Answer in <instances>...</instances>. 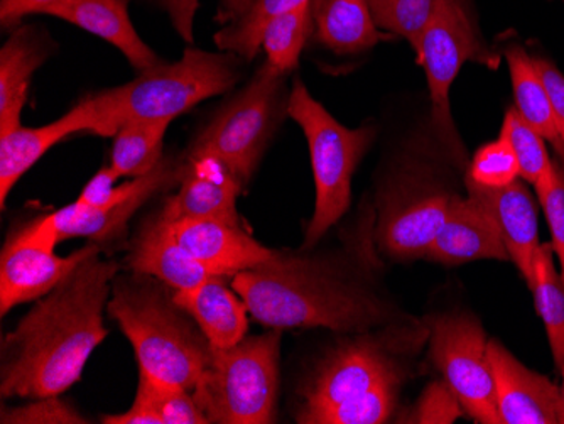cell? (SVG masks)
I'll return each mask as SVG.
<instances>
[{
	"instance_id": "cell-1",
	"label": "cell",
	"mask_w": 564,
	"mask_h": 424,
	"mask_svg": "<svg viewBox=\"0 0 564 424\" xmlns=\"http://www.w3.org/2000/svg\"><path fill=\"white\" fill-rule=\"evenodd\" d=\"M100 254L82 262L6 335L2 399L62 395L80 381L95 348L109 335L104 315L120 269Z\"/></svg>"
},
{
	"instance_id": "cell-2",
	"label": "cell",
	"mask_w": 564,
	"mask_h": 424,
	"mask_svg": "<svg viewBox=\"0 0 564 424\" xmlns=\"http://www.w3.org/2000/svg\"><path fill=\"white\" fill-rule=\"evenodd\" d=\"M230 283L253 319L274 330L357 335L408 319L366 271L340 256L275 251L271 261L239 272Z\"/></svg>"
},
{
	"instance_id": "cell-3",
	"label": "cell",
	"mask_w": 564,
	"mask_h": 424,
	"mask_svg": "<svg viewBox=\"0 0 564 424\" xmlns=\"http://www.w3.org/2000/svg\"><path fill=\"white\" fill-rule=\"evenodd\" d=\"M430 328L416 319L348 335L319 359L297 391L301 424H382L391 420Z\"/></svg>"
},
{
	"instance_id": "cell-4",
	"label": "cell",
	"mask_w": 564,
	"mask_h": 424,
	"mask_svg": "<svg viewBox=\"0 0 564 424\" xmlns=\"http://www.w3.org/2000/svg\"><path fill=\"white\" fill-rule=\"evenodd\" d=\"M107 313L134 347L139 369L193 392L210 362L214 345L195 318L177 305L173 287L141 272L117 274Z\"/></svg>"
},
{
	"instance_id": "cell-5",
	"label": "cell",
	"mask_w": 564,
	"mask_h": 424,
	"mask_svg": "<svg viewBox=\"0 0 564 424\" xmlns=\"http://www.w3.org/2000/svg\"><path fill=\"white\" fill-rule=\"evenodd\" d=\"M246 59L234 53L186 47L183 58L139 73L134 80L82 98L88 134L113 138L131 120H171L208 98L227 94L242 78Z\"/></svg>"
},
{
	"instance_id": "cell-6",
	"label": "cell",
	"mask_w": 564,
	"mask_h": 424,
	"mask_svg": "<svg viewBox=\"0 0 564 424\" xmlns=\"http://www.w3.org/2000/svg\"><path fill=\"white\" fill-rule=\"evenodd\" d=\"M288 116L303 129L312 156L316 204L301 249L313 251L316 243L345 217L351 202V178L366 156L377 128L369 123L348 129L338 122L297 78L290 91Z\"/></svg>"
},
{
	"instance_id": "cell-7",
	"label": "cell",
	"mask_w": 564,
	"mask_h": 424,
	"mask_svg": "<svg viewBox=\"0 0 564 424\" xmlns=\"http://www.w3.org/2000/svg\"><path fill=\"white\" fill-rule=\"evenodd\" d=\"M286 77L264 63L242 90L218 107L183 156L214 157L246 188L282 117L288 116Z\"/></svg>"
},
{
	"instance_id": "cell-8",
	"label": "cell",
	"mask_w": 564,
	"mask_h": 424,
	"mask_svg": "<svg viewBox=\"0 0 564 424\" xmlns=\"http://www.w3.org/2000/svg\"><path fill=\"white\" fill-rule=\"evenodd\" d=\"M281 330L246 337L228 348H215L193 389L208 423L269 424L275 421Z\"/></svg>"
},
{
	"instance_id": "cell-9",
	"label": "cell",
	"mask_w": 564,
	"mask_h": 424,
	"mask_svg": "<svg viewBox=\"0 0 564 424\" xmlns=\"http://www.w3.org/2000/svg\"><path fill=\"white\" fill-rule=\"evenodd\" d=\"M417 59L426 73L431 97V120L453 156H464L452 109L449 88L467 62L496 68L499 56L481 40L467 0H440L438 11L417 47Z\"/></svg>"
},
{
	"instance_id": "cell-10",
	"label": "cell",
	"mask_w": 564,
	"mask_h": 424,
	"mask_svg": "<svg viewBox=\"0 0 564 424\" xmlns=\"http://www.w3.org/2000/svg\"><path fill=\"white\" fill-rule=\"evenodd\" d=\"M430 357L452 388L465 413L481 424H500L496 384L490 369L484 327L465 313L436 316L427 322Z\"/></svg>"
},
{
	"instance_id": "cell-11",
	"label": "cell",
	"mask_w": 564,
	"mask_h": 424,
	"mask_svg": "<svg viewBox=\"0 0 564 424\" xmlns=\"http://www.w3.org/2000/svg\"><path fill=\"white\" fill-rule=\"evenodd\" d=\"M58 242L51 214L34 218L9 233L0 256V315L6 316L22 303L46 296L82 262L101 252L100 243L90 242L59 258L55 252Z\"/></svg>"
},
{
	"instance_id": "cell-12",
	"label": "cell",
	"mask_w": 564,
	"mask_h": 424,
	"mask_svg": "<svg viewBox=\"0 0 564 424\" xmlns=\"http://www.w3.org/2000/svg\"><path fill=\"white\" fill-rule=\"evenodd\" d=\"M185 173V157L182 154H166L151 173L138 180L134 193L120 204L106 210L80 211L69 204L62 210L53 211L51 218L58 232L59 242L73 237H87L91 242L106 243L120 239L127 232V224L138 214L152 196L167 192L182 183Z\"/></svg>"
},
{
	"instance_id": "cell-13",
	"label": "cell",
	"mask_w": 564,
	"mask_h": 424,
	"mask_svg": "<svg viewBox=\"0 0 564 424\" xmlns=\"http://www.w3.org/2000/svg\"><path fill=\"white\" fill-rule=\"evenodd\" d=\"M452 195L423 192L420 195L386 193L380 202L377 243L398 261L426 258L448 210Z\"/></svg>"
},
{
	"instance_id": "cell-14",
	"label": "cell",
	"mask_w": 564,
	"mask_h": 424,
	"mask_svg": "<svg viewBox=\"0 0 564 424\" xmlns=\"http://www.w3.org/2000/svg\"><path fill=\"white\" fill-rule=\"evenodd\" d=\"M500 424H557L560 388L519 362L500 341L487 345Z\"/></svg>"
},
{
	"instance_id": "cell-15",
	"label": "cell",
	"mask_w": 564,
	"mask_h": 424,
	"mask_svg": "<svg viewBox=\"0 0 564 424\" xmlns=\"http://www.w3.org/2000/svg\"><path fill=\"white\" fill-rule=\"evenodd\" d=\"M171 229L177 242L214 276L232 280L239 272L265 264L275 254L243 227L225 221L183 218L171 221Z\"/></svg>"
},
{
	"instance_id": "cell-16",
	"label": "cell",
	"mask_w": 564,
	"mask_h": 424,
	"mask_svg": "<svg viewBox=\"0 0 564 424\" xmlns=\"http://www.w3.org/2000/svg\"><path fill=\"white\" fill-rule=\"evenodd\" d=\"M242 192V185L214 157H185L182 183L174 195L164 198L161 211L171 221L193 218L243 227L242 217L237 211V198Z\"/></svg>"
},
{
	"instance_id": "cell-17",
	"label": "cell",
	"mask_w": 564,
	"mask_h": 424,
	"mask_svg": "<svg viewBox=\"0 0 564 424\" xmlns=\"http://www.w3.org/2000/svg\"><path fill=\"white\" fill-rule=\"evenodd\" d=\"M438 264L456 265L478 259L510 261L496 218L480 202L452 195L445 220L427 251Z\"/></svg>"
},
{
	"instance_id": "cell-18",
	"label": "cell",
	"mask_w": 564,
	"mask_h": 424,
	"mask_svg": "<svg viewBox=\"0 0 564 424\" xmlns=\"http://www.w3.org/2000/svg\"><path fill=\"white\" fill-rule=\"evenodd\" d=\"M467 189L496 218L510 261L532 290L535 254L541 243L538 210L528 186L519 178L510 185L489 188L467 178Z\"/></svg>"
},
{
	"instance_id": "cell-19",
	"label": "cell",
	"mask_w": 564,
	"mask_h": 424,
	"mask_svg": "<svg viewBox=\"0 0 564 424\" xmlns=\"http://www.w3.org/2000/svg\"><path fill=\"white\" fill-rule=\"evenodd\" d=\"M129 271L163 281L174 291L188 290L212 276L192 258L171 229V220L158 208L149 215L129 243L126 256Z\"/></svg>"
},
{
	"instance_id": "cell-20",
	"label": "cell",
	"mask_w": 564,
	"mask_h": 424,
	"mask_svg": "<svg viewBox=\"0 0 564 424\" xmlns=\"http://www.w3.org/2000/svg\"><path fill=\"white\" fill-rule=\"evenodd\" d=\"M129 4L131 0H65L47 9L46 15L62 19L106 40L120 50L138 73L148 72L163 65L164 59L139 36L129 18Z\"/></svg>"
},
{
	"instance_id": "cell-21",
	"label": "cell",
	"mask_w": 564,
	"mask_h": 424,
	"mask_svg": "<svg viewBox=\"0 0 564 424\" xmlns=\"http://www.w3.org/2000/svg\"><path fill=\"white\" fill-rule=\"evenodd\" d=\"M51 41L36 26H19L0 50V135L21 128L34 72L50 58Z\"/></svg>"
},
{
	"instance_id": "cell-22",
	"label": "cell",
	"mask_w": 564,
	"mask_h": 424,
	"mask_svg": "<svg viewBox=\"0 0 564 424\" xmlns=\"http://www.w3.org/2000/svg\"><path fill=\"white\" fill-rule=\"evenodd\" d=\"M227 280L212 274L196 286L174 291L177 305L195 318L215 348L234 347L249 330V308Z\"/></svg>"
},
{
	"instance_id": "cell-23",
	"label": "cell",
	"mask_w": 564,
	"mask_h": 424,
	"mask_svg": "<svg viewBox=\"0 0 564 424\" xmlns=\"http://www.w3.org/2000/svg\"><path fill=\"white\" fill-rule=\"evenodd\" d=\"M75 134H88V120L76 104L55 122L41 128H21L0 135V207L8 204L9 193L53 145Z\"/></svg>"
},
{
	"instance_id": "cell-24",
	"label": "cell",
	"mask_w": 564,
	"mask_h": 424,
	"mask_svg": "<svg viewBox=\"0 0 564 424\" xmlns=\"http://www.w3.org/2000/svg\"><path fill=\"white\" fill-rule=\"evenodd\" d=\"M313 37L340 56L362 55L392 34L380 33L369 0H312Z\"/></svg>"
},
{
	"instance_id": "cell-25",
	"label": "cell",
	"mask_w": 564,
	"mask_h": 424,
	"mask_svg": "<svg viewBox=\"0 0 564 424\" xmlns=\"http://www.w3.org/2000/svg\"><path fill=\"white\" fill-rule=\"evenodd\" d=\"M106 424H210L192 391L167 384L139 369V388L131 410L101 416Z\"/></svg>"
},
{
	"instance_id": "cell-26",
	"label": "cell",
	"mask_w": 564,
	"mask_h": 424,
	"mask_svg": "<svg viewBox=\"0 0 564 424\" xmlns=\"http://www.w3.org/2000/svg\"><path fill=\"white\" fill-rule=\"evenodd\" d=\"M507 63H509L510 80L514 90V109L529 123L544 141H550L554 149L560 144L556 119H554L553 106L546 85L535 69L534 59L519 44L506 50Z\"/></svg>"
},
{
	"instance_id": "cell-27",
	"label": "cell",
	"mask_w": 564,
	"mask_h": 424,
	"mask_svg": "<svg viewBox=\"0 0 564 424\" xmlns=\"http://www.w3.org/2000/svg\"><path fill=\"white\" fill-rule=\"evenodd\" d=\"M171 120H131L113 135L109 166L119 178H141L163 160V141Z\"/></svg>"
},
{
	"instance_id": "cell-28",
	"label": "cell",
	"mask_w": 564,
	"mask_h": 424,
	"mask_svg": "<svg viewBox=\"0 0 564 424\" xmlns=\"http://www.w3.org/2000/svg\"><path fill=\"white\" fill-rule=\"evenodd\" d=\"M535 308L543 318L551 352L557 367L564 363V281L554 264L551 243L538 249L534 261Z\"/></svg>"
},
{
	"instance_id": "cell-29",
	"label": "cell",
	"mask_w": 564,
	"mask_h": 424,
	"mask_svg": "<svg viewBox=\"0 0 564 424\" xmlns=\"http://www.w3.org/2000/svg\"><path fill=\"white\" fill-rule=\"evenodd\" d=\"M312 2L274 15L262 34V47L269 66L282 75L297 68L301 53L313 36Z\"/></svg>"
},
{
	"instance_id": "cell-30",
	"label": "cell",
	"mask_w": 564,
	"mask_h": 424,
	"mask_svg": "<svg viewBox=\"0 0 564 424\" xmlns=\"http://www.w3.org/2000/svg\"><path fill=\"white\" fill-rule=\"evenodd\" d=\"M312 0H253L252 8L243 18L230 22L215 34L220 52L234 53L246 62H252L262 47V34L274 15L300 8Z\"/></svg>"
},
{
	"instance_id": "cell-31",
	"label": "cell",
	"mask_w": 564,
	"mask_h": 424,
	"mask_svg": "<svg viewBox=\"0 0 564 424\" xmlns=\"http://www.w3.org/2000/svg\"><path fill=\"white\" fill-rule=\"evenodd\" d=\"M369 4L379 30L404 37L417 52L438 11L440 0H369Z\"/></svg>"
},
{
	"instance_id": "cell-32",
	"label": "cell",
	"mask_w": 564,
	"mask_h": 424,
	"mask_svg": "<svg viewBox=\"0 0 564 424\" xmlns=\"http://www.w3.org/2000/svg\"><path fill=\"white\" fill-rule=\"evenodd\" d=\"M500 135L509 141L514 151L522 180L531 183L534 188H540L551 178L554 163L547 156L544 138L522 120L514 107L507 109Z\"/></svg>"
},
{
	"instance_id": "cell-33",
	"label": "cell",
	"mask_w": 564,
	"mask_h": 424,
	"mask_svg": "<svg viewBox=\"0 0 564 424\" xmlns=\"http://www.w3.org/2000/svg\"><path fill=\"white\" fill-rule=\"evenodd\" d=\"M467 178L489 188H500L521 178L514 151L503 135L478 149L468 167Z\"/></svg>"
},
{
	"instance_id": "cell-34",
	"label": "cell",
	"mask_w": 564,
	"mask_h": 424,
	"mask_svg": "<svg viewBox=\"0 0 564 424\" xmlns=\"http://www.w3.org/2000/svg\"><path fill=\"white\" fill-rule=\"evenodd\" d=\"M0 423L4 424H87L72 404L59 395L31 399L24 406L2 407Z\"/></svg>"
},
{
	"instance_id": "cell-35",
	"label": "cell",
	"mask_w": 564,
	"mask_h": 424,
	"mask_svg": "<svg viewBox=\"0 0 564 424\" xmlns=\"http://www.w3.org/2000/svg\"><path fill=\"white\" fill-rule=\"evenodd\" d=\"M464 413V406L452 388L445 381L433 382L405 417V423L449 424Z\"/></svg>"
},
{
	"instance_id": "cell-36",
	"label": "cell",
	"mask_w": 564,
	"mask_h": 424,
	"mask_svg": "<svg viewBox=\"0 0 564 424\" xmlns=\"http://www.w3.org/2000/svg\"><path fill=\"white\" fill-rule=\"evenodd\" d=\"M540 196L541 207L550 224L551 236H553L554 254L560 259L561 278L564 281V170L560 164L554 163L553 174L544 185L535 188Z\"/></svg>"
},
{
	"instance_id": "cell-37",
	"label": "cell",
	"mask_w": 564,
	"mask_h": 424,
	"mask_svg": "<svg viewBox=\"0 0 564 424\" xmlns=\"http://www.w3.org/2000/svg\"><path fill=\"white\" fill-rule=\"evenodd\" d=\"M119 180L116 171L110 166H104L94 178L87 183L82 195L78 196L76 202H73L76 208L80 211L88 210H106V208L113 207V205L120 204L123 199L134 193L138 180L126 183V185L116 188L113 183Z\"/></svg>"
},
{
	"instance_id": "cell-38",
	"label": "cell",
	"mask_w": 564,
	"mask_h": 424,
	"mask_svg": "<svg viewBox=\"0 0 564 424\" xmlns=\"http://www.w3.org/2000/svg\"><path fill=\"white\" fill-rule=\"evenodd\" d=\"M532 59H534L535 69L540 72L541 78L546 85L547 94H550L557 134H560V144H557L556 151L564 170V75L550 59L540 58V56H532Z\"/></svg>"
},
{
	"instance_id": "cell-39",
	"label": "cell",
	"mask_w": 564,
	"mask_h": 424,
	"mask_svg": "<svg viewBox=\"0 0 564 424\" xmlns=\"http://www.w3.org/2000/svg\"><path fill=\"white\" fill-rule=\"evenodd\" d=\"M65 0H0V24L2 30L14 31L22 19L31 14H46L47 9L62 4Z\"/></svg>"
},
{
	"instance_id": "cell-40",
	"label": "cell",
	"mask_w": 564,
	"mask_h": 424,
	"mask_svg": "<svg viewBox=\"0 0 564 424\" xmlns=\"http://www.w3.org/2000/svg\"><path fill=\"white\" fill-rule=\"evenodd\" d=\"M149 2L160 6L163 11H166L177 34L186 43H193V40H195L193 37V21H195L196 11H198L199 0H149Z\"/></svg>"
},
{
	"instance_id": "cell-41",
	"label": "cell",
	"mask_w": 564,
	"mask_h": 424,
	"mask_svg": "<svg viewBox=\"0 0 564 424\" xmlns=\"http://www.w3.org/2000/svg\"><path fill=\"white\" fill-rule=\"evenodd\" d=\"M253 0H220L217 21L224 26L243 18L252 8Z\"/></svg>"
},
{
	"instance_id": "cell-42",
	"label": "cell",
	"mask_w": 564,
	"mask_h": 424,
	"mask_svg": "<svg viewBox=\"0 0 564 424\" xmlns=\"http://www.w3.org/2000/svg\"><path fill=\"white\" fill-rule=\"evenodd\" d=\"M563 382L560 388V403H557V424H564V363L560 367Z\"/></svg>"
}]
</instances>
